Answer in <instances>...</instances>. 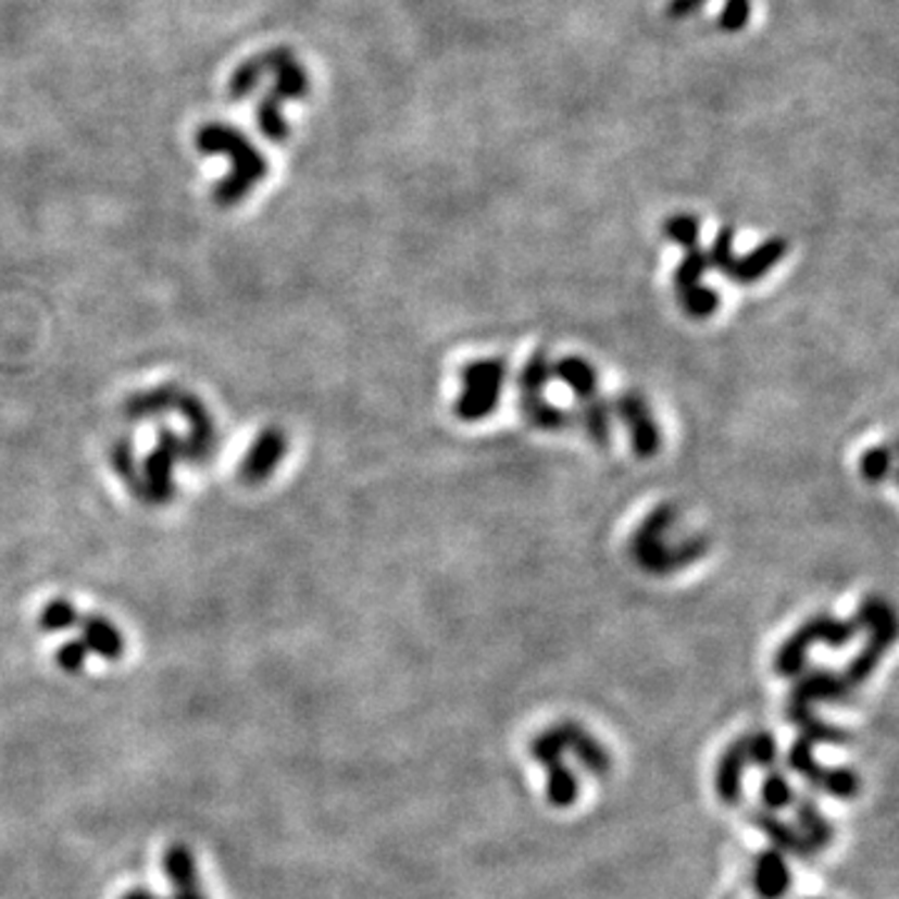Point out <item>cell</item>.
Here are the masks:
<instances>
[{
    "label": "cell",
    "instance_id": "obj_1",
    "mask_svg": "<svg viewBox=\"0 0 899 899\" xmlns=\"http://www.w3.org/2000/svg\"><path fill=\"white\" fill-rule=\"evenodd\" d=\"M198 148L203 153H225L233 158V171L228 173L221 185L215 188V203L223 208H230L240 203L255 185L265 178L267 163L263 153L250 146L246 136L238 130L228 128V125H205L198 133Z\"/></svg>",
    "mask_w": 899,
    "mask_h": 899
},
{
    "label": "cell",
    "instance_id": "obj_2",
    "mask_svg": "<svg viewBox=\"0 0 899 899\" xmlns=\"http://www.w3.org/2000/svg\"><path fill=\"white\" fill-rule=\"evenodd\" d=\"M672 525H675V510L670 505H660L654 508L650 515L642 520V525L635 530L633 558L637 560V565L647 570V573H675V570L690 565V562H695L704 552L702 537H692L690 542L679 545V548H670L665 537Z\"/></svg>",
    "mask_w": 899,
    "mask_h": 899
},
{
    "label": "cell",
    "instance_id": "obj_3",
    "mask_svg": "<svg viewBox=\"0 0 899 899\" xmlns=\"http://www.w3.org/2000/svg\"><path fill=\"white\" fill-rule=\"evenodd\" d=\"M552 377H558L560 383H565L573 390L579 408H583L579 410V423H583L592 442L600 445V448H608L612 440L610 405L598 392V373H595V367L585 358L567 355L552 365Z\"/></svg>",
    "mask_w": 899,
    "mask_h": 899
},
{
    "label": "cell",
    "instance_id": "obj_4",
    "mask_svg": "<svg viewBox=\"0 0 899 899\" xmlns=\"http://www.w3.org/2000/svg\"><path fill=\"white\" fill-rule=\"evenodd\" d=\"M860 629L864 627L857 615L852 620H837L832 615L812 617L779 647L775 654V672L783 677H797L804 670L808 652L814 645H827L839 650V647L850 645Z\"/></svg>",
    "mask_w": 899,
    "mask_h": 899
},
{
    "label": "cell",
    "instance_id": "obj_5",
    "mask_svg": "<svg viewBox=\"0 0 899 899\" xmlns=\"http://www.w3.org/2000/svg\"><path fill=\"white\" fill-rule=\"evenodd\" d=\"M263 61L267 71L275 73V90L258 108L260 130L273 142H283L288 138V123L283 117V103L290 98H302L308 92V75L302 65L292 58L290 50H273L265 53Z\"/></svg>",
    "mask_w": 899,
    "mask_h": 899
},
{
    "label": "cell",
    "instance_id": "obj_6",
    "mask_svg": "<svg viewBox=\"0 0 899 899\" xmlns=\"http://www.w3.org/2000/svg\"><path fill=\"white\" fill-rule=\"evenodd\" d=\"M505 377L508 365L500 358L473 360V363L462 365L460 383L465 390L455 402V415L465 423H477V420L492 415L495 408L500 405Z\"/></svg>",
    "mask_w": 899,
    "mask_h": 899
},
{
    "label": "cell",
    "instance_id": "obj_7",
    "mask_svg": "<svg viewBox=\"0 0 899 899\" xmlns=\"http://www.w3.org/2000/svg\"><path fill=\"white\" fill-rule=\"evenodd\" d=\"M857 617H860L862 627L870 629V640L864 642L862 652L857 654L850 665H847L845 675H842V679L852 687V690L867 683V677L879 665L882 654L889 650V645H892L897 637L895 610L889 608L885 600L870 598L867 602H862V608L857 610Z\"/></svg>",
    "mask_w": 899,
    "mask_h": 899
},
{
    "label": "cell",
    "instance_id": "obj_8",
    "mask_svg": "<svg viewBox=\"0 0 899 899\" xmlns=\"http://www.w3.org/2000/svg\"><path fill=\"white\" fill-rule=\"evenodd\" d=\"M550 377L552 363L548 352H535L517 375L520 408H523V415L530 420L535 427H540V430H562V427L573 425L575 417L570 415L567 410L550 405V402L545 400V388H548Z\"/></svg>",
    "mask_w": 899,
    "mask_h": 899
},
{
    "label": "cell",
    "instance_id": "obj_9",
    "mask_svg": "<svg viewBox=\"0 0 899 899\" xmlns=\"http://www.w3.org/2000/svg\"><path fill=\"white\" fill-rule=\"evenodd\" d=\"M178 460H196V450L188 438H180L173 430L163 427L158 433V445L153 452L146 458V465H142V495L150 498V502H171L175 495V483H173V470ZM198 462V460H196Z\"/></svg>",
    "mask_w": 899,
    "mask_h": 899
},
{
    "label": "cell",
    "instance_id": "obj_10",
    "mask_svg": "<svg viewBox=\"0 0 899 899\" xmlns=\"http://www.w3.org/2000/svg\"><path fill=\"white\" fill-rule=\"evenodd\" d=\"M533 758L548 770V800L552 808H573L579 792V785L573 770L565 764V742L558 727L545 729L533 739Z\"/></svg>",
    "mask_w": 899,
    "mask_h": 899
},
{
    "label": "cell",
    "instance_id": "obj_11",
    "mask_svg": "<svg viewBox=\"0 0 899 899\" xmlns=\"http://www.w3.org/2000/svg\"><path fill=\"white\" fill-rule=\"evenodd\" d=\"M710 271V260L700 242L685 248V260L675 271V290L683 308L692 317H710L720 308V296L712 288H704L702 275Z\"/></svg>",
    "mask_w": 899,
    "mask_h": 899
},
{
    "label": "cell",
    "instance_id": "obj_12",
    "mask_svg": "<svg viewBox=\"0 0 899 899\" xmlns=\"http://www.w3.org/2000/svg\"><path fill=\"white\" fill-rule=\"evenodd\" d=\"M852 687L845 683L842 675H835L829 670H812L800 677L789 692L787 715L792 725H802L812 717V702H845L850 700Z\"/></svg>",
    "mask_w": 899,
    "mask_h": 899
},
{
    "label": "cell",
    "instance_id": "obj_13",
    "mask_svg": "<svg viewBox=\"0 0 899 899\" xmlns=\"http://www.w3.org/2000/svg\"><path fill=\"white\" fill-rule=\"evenodd\" d=\"M812 747L814 745L810 742V739L797 737L787 754L789 767H792L795 772H800V775L814 787H822L825 792L842 797V800H852V797L860 792V779H857L854 772L845 770V767H822V764L814 760Z\"/></svg>",
    "mask_w": 899,
    "mask_h": 899
},
{
    "label": "cell",
    "instance_id": "obj_14",
    "mask_svg": "<svg viewBox=\"0 0 899 899\" xmlns=\"http://www.w3.org/2000/svg\"><path fill=\"white\" fill-rule=\"evenodd\" d=\"M612 408H615L617 417L623 420L627 433H629V442H633V450L637 452L640 458H654L662 448V433L658 423H654V415L650 405H647L645 395L635 392V390H627V392H620L615 402H612Z\"/></svg>",
    "mask_w": 899,
    "mask_h": 899
},
{
    "label": "cell",
    "instance_id": "obj_15",
    "mask_svg": "<svg viewBox=\"0 0 899 899\" xmlns=\"http://www.w3.org/2000/svg\"><path fill=\"white\" fill-rule=\"evenodd\" d=\"M785 253H787V240L770 238L742 258H735V255L729 258L727 265L722 267V273H725L729 280L737 285H752V283H758L760 277L767 275L772 267L785 258Z\"/></svg>",
    "mask_w": 899,
    "mask_h": 899
},
{
    "label": "cell",
    "instance_id": "obj_16",
    "mask_svg": "<svg viewBox=\"0 0 899 899\" xmlns=\"http://www.w3.org/2000/svg\"><path fill=\"white\" fill-rule=\"evenodd\" d=\"M165 872L175 887V895L171 899H205L203 887H200L196 860H192L188 847L178 845L167 850ZM123 899H158V897L150 895L148 889H133V892H128Z\"/></svg>",
    "mask_w": 899,
    "mask_h": 899
},
{
    "label": "cell",
    "instance_id": "obj_17",
    "mask_svg": "<svg viewBox=\"0 0 899 899\" xmlns=\"http://www.w3.org/2000/svg\"><path fill=\"white\" fill-rule=\"evenodd\" d=\"M285 452H288V438H285V433L277 430V427H267V430L258 435L253 448H250L246 455V462H242V480L263 483L265 477L280 465Z\"/></svg>",
    "mask_w": 899,
    "mask_h": 899
},
{
    "label": "cell",
    "instance_id": "obj_18",
    "mask_svg": "<svg viewBox=\"0 0 899 899\" xmlns=\"http://www.w3.org/2000/svg\"><path fill=\"white\" fill-rule=\"evenodd\" d=\"M747 735L737 737L733 745L722 752L715 772V789L717 797L725 804H737L739 797H742V775L747 770Z\"/></svg>",
    "mask_w": 899,
    "mask_h": 899
},
{
    "label": "cell",
    "instance_id": "obj_19",
    "mask_svg": "<svg viewBox=\"0 0 899 899\" xmlns=\"http://www.w3.org/2000/svg\"><path fill=\"white\" fill-rule=\"evenodd\" d=\"M754 892L762 899H783L792 887V872L785 860V852L764 850L754 860Z\"/></svg>",
    "mask_w": 899,
    "mask_h": 899
},
{
    "label": "cell",
    "instance_id": "obj_20",
    "mask_svg": "<svg viewBox=\"0 0 899 899\" xmlns=\"http://www.w3.org/2000/svg\"><path fill=\"white\" fill-rule=\"evenodd\" d=\"M558 729L562 735V742H565V750H573L587 772H592V775H600V777L608 775L612 767L610 752L604 750V747L590 733H587L585 727L575 725V722H562V725H558Z\"/></svg>",
    "mask_w": 899,
    "mask_h": 899
},
{
    "label": "cell",
    "instance_id": "obj_21",
    "mask_svg": "<svg viewBox=\"0 0 899 899\" xmlns=\"http://www.w3.org/2000/svg\"><path fill=\"white\" fill-rule=\"evenodd\" d=\"M75 627H80L83 637H78V640L88 647V652H96L100 654V658H105L111 662L123 658V652H125L123 633L113 623H108L105 617L80 615L78 625Z\"/></svg>",
    "mask_w": 899,
    "mask_h": 899
},
{
    "label": "cell",
    "instance_id": "obj_22",
    "mask_svg": "<svg viewBox=\"0 0 899 899\" xmlns=\"http://www.w3.org/2000/svg\"><path fill=\"white\" fill-rule=\"evenodd\" d=\"M795 814H797V825H800L802 829V839L808 842L812 852H820V850H825V847H829L832 837H835V829H832V825L825 820V814L820 812V808L810 800V797H800V802L795 804Z\"/></svg>",
    "mask_w": 899,
    "mask_h": 899
},
{
    "label": "cell",
    "instance_id": "obj_23",
    "mask_svg": "<svg viewBox=\"0 0 899 899\" xmlns=\"http://www.w3.org/2000/svg\"><path fill=\"white\" fill-rule=\"evenodd\" d=\"M752 820H754V825H758L764 832V835H767L772 842L777 845L779 852H792V854H802V857L812 854V850L808 847V842L802 839L800 832H797L795 827H789L785 820L777 817V814L754 812Z\"/></svg>",
    "mask_w": 899,
    "mask_h": 899
},
{
    "label": "cell",
    "instance_id": "obj_24",
    "mask_svg": "<svg viewBox=\"0 0 899 899\" xmlns=\"http://www.w3.org/2000/svg\"><path fill=\"white\" fill-rule=\"evenodd\" d=\"M762 802L770 812H783L787 808H792L795 792L783 772H777V770L767 772V777H764V783H762Z\"/></svg>",
    "mask_w": 899,
    "mask_h": 899
},
{
    "label": "cell",
    "instance_id": "obj_25",
    "mask_svg": "<svg viewBox=\"0 0 899 899\" xmlns=\"http://www.w3.org/2000/svg\"><path fill=\"white\" fill-rule=\"evenodd\" d=\"M78 617L80 612L73 608V602L68 600H53L46 604L43 615H40L38 625L46 629V633H61V629H71L78 625Z\"/></svg>",
    "mask_w": 899,
    "mask_h": 899
},
{
    "label": "cell",
    "instance_id": "obj_26",
    "mask_svg": "<svg viewBox=\"0 0 899 899\" xmlns=\"http://www.w3.org/2000/svg\"><path fill=\"white\" fill-rule=\"evenodd\" d=\"M665 233L672 242H677V246H692V242H700V223H697V217L690 213H677V215H670L667 223H665Z\"/></svg>",
    "mask_w": 899,
    "mask_h": 899
},
{
    "label": "cell",
    "instance_id": "obj_27",
    "mask_svg": "<svg viewBox=\"0 0 899 899\" xmlns=\"http://www.w3.org/2000/svg\"><path fill=\"white\" fill-rule=\"evenodd\" d=\"M747 760L758 767H772L777 760V739L770 733L747 735Z\"/></svg>",
    "mask_w": 899,
    "mask_h": 899
},
{
    "label": "cell",
    "instance_id": "obj_28",
    "mask_svg": "<svg viewBox=\"0 0 899 899\" xmlns=\"http://www.w3.org/2000/svg\"><path fill=\"white\" fill-rule=\"evenodd\" d=\"M263 73H265L263 55L253 58V61H248V63H242L240 68L235 71L233 80H230V92H233V96H235V98L248 96V92L258 86L260 75H263Z\"/></svg>",
    "mask_w": 899,
    "mask_h": 899
},
{
    "label": "cell",
    "instance_id": "obj_29",
    "mask_svg": "<svg viewBox=\"0 0 899 899\" xmlns=\"http://www.w3.org/2000/svg\"><path fill=\"white\" fill-rule=\"evenodd\" d=\"M892 470V450L889 448H872L864 452L862 458V475L867 477L870 483H882Z\"/></svg>",
    "mask_w": 899,
    "mask_h": 899
},
{
    "label": "cell",
    "instance_id": "obj_30",
    "mask_svg": "<svg viewBox=\"0 0 899 899\" xmlns=\"http://www.w3.org/2000/svg\"><path fill=\"white\" fill-rule=\"evenodd\" d=\"M113 465L117 470V475L123 477L125 483L136 485L138 483V462H136V452H133V442L128 438L117 440L113 445Z\"/></svg>",
    "mask_w": 899,
    "mask_h": 899
},
{
    "label": "cell",
    "instance_id": "obj_31",
    "mask_svg": "<svg viewBox=\"0 0 899 899\" xmlns=\"http://www.w3.org/2000/svg\"><path fill=\"white\" fill-rule=\"evenodd\" d=\"M750 11H752L750 0H727L720 13V28L727 33L742 30L747 21H750Z\"/></svg>",
    "mask_w": 899,
    "mask_h": 899
},
{
    "label": "cell",
    "instance_id": "obj_32",
    "mask_svg": "<svg viewBox=\"0 0 899 899\" xmlns=\"http://www.w3.org/2000/svg\"><path fill=\"white\" fill-rule=\"evenodd\" d=\"M88 647L83 645L80 640H71L61 645V650L55 652V660L58 665H61L65 672H80L86 667V660H88Z\"/></svg>",
    "mask_w": 899,
    "mask_h": 899
},
{
    "label": "cell",
    "instance_id": "obj_33",
    "mask_svg": "<svg viewBox=\"0 0 899 899\" xmlns=\"http://www.w3.org/2000/svg\"><path fill=\"white\" fill-rule=\"evenodd\" d=\"M733 240H735V230L725 225V228H720V233L715 235V242H712V250L708 253L710 260V267H715V271H722V267L727 265V260L733 258Z\"/></svg>",
    "mask_w": 899,
    "mask_h": 899
},
{
    "label": "cell",
    "instance_id": "obj_34",
    "mask_svg": "<svg viewBox=\"0 0 899 899\" xmlns=\"http://www.w3.org/2000/svg\"><path fill=\"white\" fill-rule=\"evenodd\" d=\"M704 3H708V0H670L667 15L670 18H685V15L700 11Z\"/></svg>",
    "mask_w": 899,
    "mask_h": 899
}]
</instances>
